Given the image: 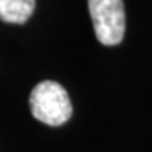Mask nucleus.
<instances>
[{
  "instance_id": "obj_3",
  "label": "nucleus",
  "mask_w": 152,
  "mask_h": 152,
  "mask_svg": "<svg viewBox=\"0 0 152 152\" xmlns=\"http://www.w3.org/2000/svg\"><path fill=\"white\" fill-rule=\"evenodd\" d=\"M36 0H0V20L25 23L34 11Z\"/></svg>"
},
{
  "instance_id": "obj_2",
  "label": "nucleus",
  "mask_w": 152,
  "mask_h": 152,
  "mask_svg": "<svg viewBox=\"0 0 152 152\" xmlns=\"http://www.w3.org/2000/svg\"><path fill=\"white\" fill-rule=\"evenodd\" d=\"M95 34L102 45H118L126 31L123 0H88Z\"/></svg>"
},
{
  "instance_id": "obj_1",
  "label": "nucleus",
  "mask_w": 152,
  "mask_h": 152,
  "mask_svg": "<svg viewBox=\"0 0 152 152\" xmlns=\"http://www.w3.org/2000/svg\"><path fill=\"white\" fill-rule=\"evenodd\" d=\"M30 107L34 118L48 126H61L70 120L73 113L67 90L54 81H42L33 88Z\"/></svg>"
}]
</instances>
